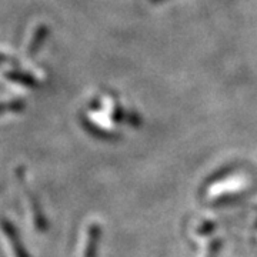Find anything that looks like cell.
Instances as JSON below:
<instances>
[{"instance_id":"obj_1","label":"cell","mask_w":257,"mask_h":257,"mask_svg":"<svg viewBox=\"0 0 257 257\" xmlns=\"http://www.w3.org/2000/svg\"><path fill=\"white\" fill-rule=\"evenodd\" d=\"M87 237L84 241V251H83V257H94L96 256V250H97V243H99V237H100V227L99 224L93 223L87 227Z\"/></svg>"},{"instance_id":"obj_2","label":"cell","mask_w":257,"mask_h":257,"mask_svg":"<svg viewBox=\"0 0 257 257\" xmlns=\"http://www.w3.org/2000/svg\"><path fill=\"white\" fill-rule=\"evenodd\" d=\"M2 227H3L6 236H8V239H9L16 257H28V253L25 251V248L22 247V241H20L19 236L16 234V231L12 227V224H10L9 221H2Z\"/></svg>"},{"instance_id":"obj_3","label":"cell","mask_w":257,"mask_h":257,"mask_svg":"<svg viewBox=\"0 0 257 257\" xmlns=\"http://www.w3.org/2000/svg\"><path fill=\"white\" fill-rule=\"evenodd\" d=\"M19 107H22V103L19 101H13V103H3L0 104V111H6V110H20Z\"/></svg>"},{"instance_id":"obj_4","label":"cell","mask_w":257,"mask_h":257,"mask_svg":"<svg viewBox=\"0 0 257 257\" xmlns=\"http://www.w3.org/2000/svg\"><path fill=\"white\" fill-rule=\"evenodd\" d=\"M217 250H219V243H217V241L210 243V244H209V250H207V256L206 257H216Z\"/></svg>"}]
</instances>
